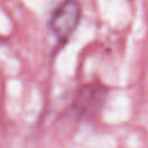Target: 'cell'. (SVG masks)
<instances>
[{"label": "cell", "mask_w": 148, "mask_h": 148, "mask_svg": "<svg viewBox=\"0 0 148 148\" xmlns=\"http://www.w3.org/2000/svg\"><path fill=\"white\" fill-rule=\"evenodd\" d=\"M81 6L77 0H64L52 13L49 28L60 42L67 40L77 28L81 20Z\"/></svg>", "instance_id": "cell-1"}]
</instances>
